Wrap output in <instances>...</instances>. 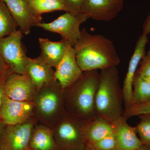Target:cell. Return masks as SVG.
<instances>
[{
	"label": "cell",
	"instance_id": "6da1fadb",
	"mask_svg": "<svg viewBox=\"0 0 150 150\" xmlns=\"http://www.w3.org/2000/svg\"><path fill=\"white\" fill-rule=\"evenodd\" d=\"M77 62L83 72L117 67L120 63L111 40L99 34H90L85 28L74 46Z\"/></svg>",
	"mask_w": 150,
	"mask_h": 150
},
{
	"label": "cell",
	"instance_id": "7a4b0ae2",
	"mask_svg": "<svg viewBox=\"0 0 150 150\" xmlns=\"http://www.w3.org/2000/svg\"><path fill=\"white\" fill-rule=\"evenodd\" d=\"M100 81L97 70L83 71L77 80L64 89L66 111L83 121L97 118L96 97Z\"/></svg>",
	"mask_w": 150,
	"mask_h": 150
},
{
	"label": "cell",
	"instance_id": "3957f363",
	"mask_svg": "<svg viewBox=\"0 0 150 150\" xmlns=\"http://www.w3.org/2000/svg\"><path fill=\"white\" fill-rule=\"evenodd\" d=\"M96 97L97 117L114 121L123 115L124 100L116 67L101 70Z\"/></svg>",
	"mask_w": 150,
	"mask_h": 150
},
{
	"label": "cell",
	"instance_id": "277c9868",
	"mask_svg": "<svg viewBox=\"0 0 150 150\" xmlns=\"http://www.w3.org/2000/svg\"><path fill=\"white\" fill-rule=\"evenodd\" d=\"M64 89L56 79L38 90L33 100L34 111L40 120L54 125L67 112L64 105Z\"/></svg>",
	"mask_w": 150,
	"mask_h": 150
},
{
	"label": "cell",
	"instance_id": "5b68a950",
	"mask_svg": "<svg viewBox=\"0 0 150 150\" xmlns=\"http://www.w3.org/2000/svg\"><path fill=\"white\" fill-rule=\"evenodd\" d=\"M88 121L66 112L53 125L54 139L61 150H83L87 148L85 130Z\"/></svg>",
	"mask_w": 150,
	"mask_h": 150
},
{
	"label": "cell",
	"instance_id": "8992f818",
	"mask_svg": "<svg viewBox=\"0 0 150 150\" xmlns=\"http://www.w3.org/2000/svg\"><path fill=\"white\" fill-rule=\"evenodd\" d=\"M23 33L16 30L7 36L0 38V55L13 73L26 74L29 57L22 42Z\"/></svg>",
	"mask_w": 150,
	"mask_h": 150
},
{
	"label": "cell",
	"instance_id": "52a82bcc",
	"mask_svg": "<svg viewBox=\"0 0 150 150\" xmlns=\"http://www.w3.org/2000/svg\"><path fill=\"white\" fill-rule=\"evenodd\" d=\"M89 18L85 13L75 14L66 12L51 22H41L38 27L59 34L74 47L80 36L81 25Z\"/></svg>",
	"mask_w": 150,
	"mask_h": 150
},
{
	"label": "cell",
	"instance_id": "ba28073f",
	"mask_svg": "<svg viewBox=\"0 0 150 150\" xmlns=\"http://www.w3.org/2000/svg\"><path fill=\"white\" fill-rule=\"evenodd\" d=\"M34 125L29 118L21 124L7 126L1 134L0 150H30Z\"/></svg>",
	"mask_w": 150,
	"mask_h": 150
},
{
	"label": "cell",
	"instance_id": "9c48e42d",
	"mask_svg": "<svg viewBox=\"0 0 150 150\" xmlns=\"http://www.w3.org/2000/svg\"><path fill=\"white\" fill-rule=\"evenodd\" d=\"M5 96L23 102H33L37 89L27 74L12 73L3 84Z\"/></svg>",
	"mask_w": 150,
	"mask_h": 150
},
{
	"label": "cell",
	"instance_id": "30bf717a",
	"mask_svg": "<svg viewBox=\"0 0 150 150\" xmlns=\"http://www.w3.org/2000/svg\"><path fill=\"white\" fill-rule=\"evenodd\" d=\"M148 42V35L142 33L137 40L134 53L130 59L122 87L124 110H127L133 105V79L137 72L138 65L146 54L145 49Z\"/></svg>",
	"mask_w": 150,
	"mask_h": 150
},
{
	"label": "cell",
	"instance_id": "8fae6325",
	"mask_svg": "<svg viewBox=\"0 0 150 150\" xmlns=\"http://www.w3.org/2000/svg\"><path fill=\"white\" fill-rule=\"evenodd\" d=\"M34 111L33 102L13 100L4 96L0 110V121L6 126H13L27 121Z\"/></svg>",
	"mask_w": 150,
	"mask_h": 150
},
{
	"label": "cell",
	"instance_id": "7c38bea8",
	"mask_svg": "<svg viewBox=\"0 0 150 150\" xmlns=\"http://www.w3.org/2000/svg\"><path fill=\"white\" fill-rule=\"evenodd\" d=\"M55 69V79L64 89L77 80L83 72L77 62L74 48L68 41L64 55Z\"/></svg>",
	"mask_w": 150,
	"mask_h": 150
},
{
	"label": "cell",
	"instance_id": "4fadbf2b",
	"mask_svg": "<svg viewBox=\"0 0 150 150\" xmlns=\"http://www.w3.org/2000/svg\"><path fill=\"white\" fill-rule=\"evenodd\" d=\"M123 0H86L82 13L100 21H110L123 8Z\"/></svg>",
	"mask_w": 150,
	"mask_h": 150
},
{
	"label": "cell",
	"instance_id": "5bb4252c",
	"mask_svg": "<svg viewBox=\"0 0 150 150\" xmlns=\"http://www.w3.org/2000/svg\"><path fill=\"white\" fill-rule=\"evenodd\" d=\"M23 34L28 35L31 28L38 27L41 19L35 16L30 8L28 0H3Z\"/></svg>",
	"mask_w": 150,
	"mask_h": 150
},
{
	"label": "cell",
	"instance_id": "9a60e30c",
	"mask_svg": "<svg viewBox=\"0 0 150 150\" xmlns=\"http://www.w3.org/2000/svg\"><path fill=\"white\" fill-rule=\"evenodd\" d=\"M115 123L117 150H139L142 144L135 127L130 126L127 119L123 116L115 120Z\"/></svg>",
	"mask_w": 150,
	"mask_h": 150
},
{
	"label": "cell",
	"instance_id": "2e32d148",
	"mask_svg": "<svg viewBox=\"0 0 150 150\" xmlns=\"http://www.w3.org/2000/svg\"><path fill=\"white\" fill-rule=\"evenodd\" d=\"M55 71L40 56L35 59L29 58L26 74L37 90L45 83L55 79Z\"/></svg>",
	"mask_w": 150,
	"mask_h": 150
},
{
	"label": "cell",
	"instance_id": "e0dca14e",
	"mask_svg": "<svg viewBox=\"0 0 150 150\" xmlns=\"http://www.w3.org/2000/svg\"><path fill=\"white\" fill-rule=\"evenodd\" d=\"M38 42L41 50L40 57L51 67L56 68L64 55L67 40L62 38L55 42L48 38H40Z\"/></svg>",
	"mask_w": 150,
	"mask_h": 150
},
{
	"label": "cell",
	"instance_id": "ac0fdd59",
	"mask_svg": "<svg viewBox=\"0 0 150 150\" xmlns=\"http://www.w3.org/2000/svg\"><path fill=\"white\" fill-rule=\"evenodd\" d=\"M115 127V121H108L97 117L92 121H88L85 130L87 147L114 133Z\"/></svg>",
	"mask_w": 150,
	"mask_h": 150
},
{
	"label": "cell",
	"instance_id": "d6986e66",
	"mask_svg": "<svg viewBox=\"0 0 150 150\" xmlns=\"http://www.w3.org/2000/svg\"><path fill=\"white\" fill-rule=\"evenodd\" d=\"M56 146L53 131L46 126H39L33 131L30 148L33 150H54Z\"/></svg>",
	"mask_w": 150,
	"mask_h": 150
},
{
	"label": "cell",
	"instance_id": "ffe728a7",
	"mask_svg": "<svg viewBox=\"0 0 150 150\" xmlns=\"http://www.w3.org/2000/svg\"><path fill=\"white\" fill-rule=\"evenodd\" d=\"M30 10L38 18L41 15L56 11H65L62 0H28Z\"/></svg>",
	"mask_w": 150,
	"mask_h": 150
},
{
	"label": "cell",
	"instance_id": "44dd1931",
	"mask_svg": "<svg viewBox=\"0 0 150 150\" xmlns=\"http://www.w3.org/2000/svg\"><path fill=\"white\" fill-rule=\"evenodd\" d=\"M133 105L150 100V81L135 74L133 81Z\"/></svg>",
	"mask_w": 150,
	"mask_h": 150
},
{
	"label": "cell",
	"instance_id": "7402d4cb",
	"mask_svg": "<svg viewBox=\"0 0 150 150\" xmlns=\"http://www.w3.org/2000/svg\"><path fill=\"white\" fill-rule=\"evenodd\" d=\"M18 27L5 3L0 0V38L10 35Z\"/></svg>",
	"mask_w": 150,
	"mask_h": 150
},
{
	"label": "cell",
	"instance_id": "603a6c76",
	"mask_svg": "<svg viewBox=\"0 0 150 150\" xmlns=\"http://www.w3.org/2000/svg\"><path fill=\"white\" fill-rule=\"evenodd\" d=\"M140 121L135 126L142 144L150 148V113L139 115Z\"/></svg>",
	"mask_w": 150,
	"mask_h": 150
},
{
	"label": "cell",
	"instance_id": "cb8c5ba5",
	"mask_svg": "<svg viewBox=\"0 0 150 150\" xmlns=\"http://www.w3.org/2000/svg\"><path fill=\"white\" fill-rule=\"evenodd\" d=\"M87 148L92 150H117L115 132L102 139L88 145Z\"/></svg>",
	"mask_w": 150,
	"mask_h": 150
},
{
	"label": "cell",
	"instance_id": "d4e9b609",
	"mask_svg": "<svg viewBox=\"0 0 150 150\" xmlns=\"http://www.w3.org/2000/svg\"><path fill=\"white\" fill-rule=\"evenodd\" d=\"M147 113H150V100L133 105L127 110H124L122 116L128 120L131 117Z\"/></svg>",
	"mask_w": 150,
	"mask_h": 150
},
{
	"label": "cell",
	"instance_id": "484cf974",
	"mask_svg": "<svg viewBox=\"0 0 150 150\" xmlns=\"http://www.w3.org/2000/svg\"><path fill=\"white\" fill-rule=\"evenodd\" d=\"M66 12L75 14L83 13L82 10L86 0H62Z\"/></svg>",
	"mask_w": 150,
	"mask_h": 150
},
{
	"label": "cell",
	"instance_id": "4316f807",
	"mask_svg": "<svg viewBox=\"0 0 150 150\" xmlns=\"http://www.w3.org/2000/svg\"><path fill=\"white\" fill-rule=\"evenodd\" d=\"M140 64L136 74L150 81V50L145 54Z\"/></svg>",
	"mask_w": 150,
	"mask_h": 150
},
{
	"label": "cell",
	"instance_id": "83f0119b",
	"mask_svg": "<svg viewBox=\"0 0 150 150\" xmlns=\"http://www.w3.org/2000/svg\"><path fill=\"white\" fill-rule=\"evenodd\" d=\"M12 73H13L12 71L0 55V85L4 83L9 75Z\"/></svg>",
	"mask_w": 150,
	"mask_h": 150
},
{
	"label": "cell",
	"instance_id": "f1b7e54d",
	"mask_svg": "<svg viewBox=\"0 0 150 150\" xmlns=\"http://www.w3.org/2000/svg\"><path fill=\"white\" fill-rule=\"evenodd\" d=\"M142 33L147 35L150 34V14L147 17L144 23Z\"/></svg>",
	"mask_w": 150,
	"mask_h": 150
},
{
	"label": "cell",
	"instance_id": "f546056e",
	"mask_svg": "<svg viewBox=\"0 0 150 150\" xmlns=\"http://www.w3.org/2000/svg\"><path fill=\"white\" fill-rule=\"evenodd\" d=\"M3 83L0 85V110H1V108L3 99H4V90H3Z\"/></svg>",
	"mask_w": 150,
	"mask_h": 150
},
{
	"label": "cell",
	"instance_id": "4dcf8cb0",
	"mask_svg": "<svg viewBox=\"0 0 150 150\" xmlns=\"http://www.w3.org/2000/svg\"><path fill=\"white\" fill-rule=\"evenodd\" d=\"M138 150H150V148L144 145H142L141 147Z\"/></svg>",
	"mask_w": 150,
	"mask_h": 150
},
{
	"label": "cell",
	"instance_id": "1f68e13d",
	"mask_svg": "<svg viewBox=\"0 0 150 150\" xmlns=\"http://www.w3.org/2000/svg\"><path fill=\"white\" fill-rule=\"evenodd\" d=\"M2 131V128L1 126L0 125V138H1V134Z\"/></svg>",
	"mask_w": 150,
	"mask_h": 150
},
{
	"label": "cell",
	"instance_id": "d6a6232c",
	"mask_svg": "<svg viewBox=\"0 0 150 150\" xmlns=\"http://www.w3.org/2000/svg\"><path fill=\"white\" fill-rule=\"evenodd\" d=\"M83 150H92L91 149H89V148H86V149H84Z\"/></svg>",
	"mask_w": 150,
	"mask_h": 150
},
{
	"label": "cell",
	"instance_id": "836d02e7",
	"mask_svg": "<svg viewBox=\"0 0 150 150\" xmlns=\"http://www.w3.org/2000/svg\"></svg>",
	"mask_w": 150,
	"mask_h": 150
}]
</instances>
